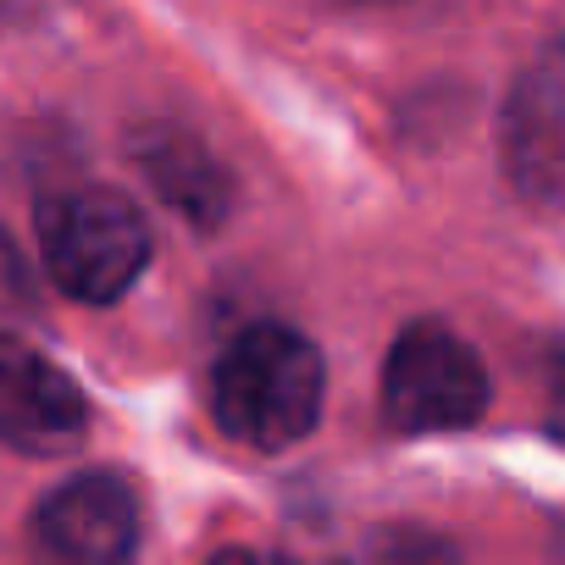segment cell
I'll return each instance as SVG.
<instances>
[{"label":"cell","instance_id":"277c9868","mask_svg":"<svg viewBox=\"0 0 565 565\" xmlns=\"http://www.w3.org/2000/svg\"><path fill=\"white\" fill-rule=\"evenodd\" d=\"M34 548L45 565H134L139 493L117 471L67 477L34 510Z\"/></svg>","mask_w":565,"mask_h":565},{"label":"cell","instance_id":"7a4b0ae2","mask_svg":"<svg viewBox=\"0 0 565 565\" xmlns=\"http://www.w3.org/2000/svg\"><path fill=\"white\" fill-rule=\"evenodd\" d=\"M40 227V255L56 289L84 300V306H111L122 300L139 271L150 266V227L139 205L117 189H56L34 211Z\"/></svg>","mask_w":565,"mask_h":565},{"label":"cell","instance_id":"8fae6325","mask_svg":"<svg viewBox=\"0 0 565 565\" xmlns=\"http://www.w3.org/2000/svg\"><path fill=\"white\" fill-rule=\"evenodd\" d=\"M205 565H260V559H255V554H244V548H216Z\"/></svg>","mask_w":565,"mask_h":565},{"label":"cell","instance_id":"3957f363","mask_svg":"<svg viewBox=\"0 0 565 565\" xmlns=\"http://www.w3.org/2000/svg\"><path fill=\"white\" fill-rule=\"evenodd\" d=\"M488 411V372L477 350L444 322L399 328L383 361V416L399 433H460Z\"/></svg>","mask_w":565,"mask_h":565},{"label":"cell","instance_id":"7c38bea8","mask_svg":"<svg viewBox=\"0 0 565 565\" xmlns=\"http://www.w3.org/2000/svg\"><path fill=\"white\" fill-rule=\"evenodd\" d=\"M277 565H295V559H277Z\"/></svg>","mask_w":565,"mask_h":565},{"label":"cell","instance_id":"9c48e42d","mask_svg":"<svg viewBox=\"0 0 565 565\" xmlns=\"http://www.w3.org/2000/svg\"><path fill=\"white\" fill-rule=\"evenodd\" d=\"M29 266L18 255V244L7 238V227H0V306H29Z\"/></svg>","mask_w":565,"mask_h":565},{"label":"cell","instance_id":"6da1fadb","mask_svg":"<svg viewBox=\"0 0 565 565\" xmlns=\"http://www.w3.org/2000/svg\"><path fill=\"white\" fill-rule=\"evenodd\" d=\"M322 355L306 333L282 322L244 328L211 372V416L249 449H289L322 416Z\"/></svg>","mask_w":565,"mask_h":565},{"label":"cell","instance_id":"5b68a950","mask_svg":"<svg viewBox=\"0 0 565 565\" xmlns=\"http://www.w3.org/2000/svg\"><path fill=\"white\" fill-rule=\"evenodd\" d=\"M84 433V388L18 333H0V444L23 455H67Z\"/></svg>","mask_w":565,"mask_h":565},{"label":"cell","instance_id":"52a82bcc","mask_svg":"<svg viewBox=\"0 0 565 565\" xmlns=\"http://www.w3.org/2000/svg\"><path fill=\"white\" fill-rule=\"evenodd\" d=\"M134 167L194 227H222L227 222L233 178L194 134H183V128H139L134 134Z\"/></svg>","mask_w":565,"mask_h":565},{"label":"cell","instance_id":"8992f818","mask_svg":"<svg viewBox=\"0 0 565 565\" xmlns=\"http://www.w3.org/2000/svg\"><path fill=\"white\" fill-rule=\"evenodd\" d=\"M504 161L526 200L565 205V62L532 67L504 117Z\"/></svg>","mask_w":565,"mask_h":565},{"label":"cell","instance_id":"30bf717a","mask_svg":"<svg viewBox=\"0 0 565 565\" xmlns=\"http://www.w3.org/2000/svg\"><path fill=\"white\" fill-rule=\"evenodd\" d=\"M543 399H548L543 427H548V438H554V444H565V350H559V355H554V366H548V388H543Z\"/></svg>","mask_w":565,"mask_h":565},{"label":"cell","instance_id":"ba28073f","mask_svg":"<svg viewBox=\"0 0 565 565\" xmlns=\"http://www.w3.org/2000/svg\"><path fill=\"white\" fill-rule=\"evenodd\" d=\"M355 565H460L449 537L422 532V526H383L361 543Z\"/></svg>","mask_w":565,"mask_h":565}]
</instances>
